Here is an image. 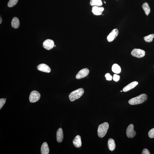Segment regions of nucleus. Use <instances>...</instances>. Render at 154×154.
<instances>
[{
	"label": "nucleus",
	"instance_id": "1",
	"mask_svg": "<svg viewBox=\"0 0 154 154\" xmlns=\"http://www.w3.org/2000/svg\"><path fill=\"white\" fill-rule=\"evenodd\" d=\"M147 99V95L146 94H143L130 99L128 103L131 105L139 104L144 102Z\"/></svg>",
	"mask_w": 154,
	"mask_h": 154
},
{
	"label": "nucleus",
	"instance_id": "2",
	"mask_svg": "<svg viewBox=\"0 0 154 154\" xmlns=\"http://www.w3.org/2000/svg\"><path fill=\"white\" fill-rule=\"evenodd\" d=\"M109 125L108 123L105 122L100 125L98 129V135L99 137H104L108 130Z\"/></svg>",
	"mask_w": 154,
	"mask_h": 154
},
{
	"label": "nucleus",
	"instance_id": "3",
	"mask_svg": "<svg viewBox=\"0 0 154 154\" xmlns=\"http://www.w3.org/2000/svg\"><path fill=\"white\" fill-rule=\"evenodd\" d=\"M84 92L83 89L80 88L72 92L70 94L69 99L71 101H73L79 98L83 95Z\"/></svg>",
	"mask_w": 154,
	"mask_h": 154
},
{
	"label": "nucleus",
	"instance_id": "4",
	"mask_svg": "<svg viewBox=\"0 0 154 154\" xmlns=\"http://www.w3.org/2000/svg\"><path fill=\"white\" fill-rule=\"evenodd\" d=\"M41 95L38 91H32L30 93L29 100L30 102L34 103L38 101L40 99Z\"/></svg>",
	"mask_w": 154,
	"mask_h": 154
},
{
	"label": "nucleus",
	"instance_id": "5",
	"mask_svg": "<svg viewBox=\"0 0 154 154\" xmlns=\"http://www.w3.org/2000/svg\"><path fill=\"white\" fill-rule=\"evenodd\" d=\"M132 56L138 58H141L144 57L145 55V52L143 50L138 49H133L131 52Z\"/></svg>",
	"mask_w": 154,
	"mask_h": 154
},
{
	"label": "nucleus",
	"instance_id": "6",
	"mask_svg": "<svg viewBox=\"0 0 154 154\" xmlns=\"http://www.w3.org/2000/svg\"><path fill=\"white\" fill-rule=\"evenodd\" d=\"M126 133L127 137L130 138H132L135 137L136 132L134 130V126L133 124H130L128 126L127 128Z\"/></svg>",
	"mask_w": 154,
	"mask_h": 154
},
{
	"label": "nucleus",
	"instance_id": "7",
	"mask_svg": "<svg viewBox=\"0 0 154 154\" xmlns=\"http://www.w3.org/2000/svg\"><path fill=\"white\" fill-rule=\"evenodd\" d=\"M119 34V30L117 29L113 30L107 37V40L109 42H112L118 36Z\"/></svg>",
	"mask_w": 154,
	"mask_h": 154
},
{
	"label": "nucleus",
	"instance_id": "8",
	"mask_svg": "<svg viewBox=\"0 0 154 154\" xmlns=\"http://www.w3.org/2000/svg\"><path fill=\"white\" fill-rule=\"evenodd\" d=\"M54 46V42L53 40H51V39H46L43 43V47L45 49L48 50L52 49Z\"/></svg>",
	"mask_w": 154,
	"mask_h": 154
},
{
	"label": "nucleus",
	"instance_id": "9",
	"mask_svg": "<svg viewBox=\"0 0 154 154\" xmlns=\"http://www.w3.org/2000/svg\"><path fill=\"white\" fill-rule=\"evenodd\" d=\"M89 73V70L87 68L82 69L77 74L76 78L78 79L85 78L88 75Z\"/></svg>",
	"mask_w": 154,
	"mask_h": 154
},
{
	"label": "nucleus",
	"instance_id": "10",
	"mask_svg": "<svg viewBox=\"0 0 154 154\" xmlns=\"http://www.w3.org/2000/svg\"><path fill=\"white\" fill-rule=\"evenodd\" d=\"M104 10V8L103 7L94 6L92 7V12L94 15H102Z\"/></svg>",
	"mask_w": 154,
	"mask_h": 154
},
{
	"label": "nucleus",
	"instance_id": "11",
	"mask_svg": "<svg viewBox=\"0 0 154 154\" xmlns=\"http://www.w3.org/2000/svg\"><path fill=\"white\" fill-rule=\"evenodd\" d=\"M37 69L38 70L43 72L49 73L51 71L50 68L49 66L45 64H41L37 66Z\"/></svg>",
	"mask_w": 154,
	"mask_h": 154
},
{
	"label": "nucleus",
	"instance_id": "12",
	"mask_svg": "<svg viewBox=\"0 0 154 154\" xmlns=\"http://www.w3.org/2000/svg\"><path fill=\"white\" fill-rule=\"evenodd\" d=\"M56 139L58 142H61L63 139V130L61 128H59L57 132Z\"/></svg>",
	"mask_w": 154,
	"mask_h": 154
},
{
	"label": "nucleus",
	"instance_id": "13",
	"mask_svg": "<svg viewBox=\"0 0 154 154\" xmlns=\"http://www.w3.org/2000/svg\"><path fill=\"white\" fill-rule=\"evenodd\" d=\"M138 84V83L137 81L132 82L125 86L123 89V91L124 92H127V91L134 88Z\"/></svg>",
	"mask_w": 154,
	"mask_h": 154
},
{
	"label": "nucleus",
	"instance_id": "14",
	"mask_svg": "<svg viewBox=\"0 0 154 154\" xmlns=\"http://www.w3.org/2000/svg\"><path fill=\"white\" fill-rule=\"evenodd\" d=\"M73 143L74 146L76 148L80 147L82 145L81 138L80 136L78 135L76 136L73 139Z\"/></svg>",
	"mask_w": 154,
	"mask_h": 154
},
{
	"label": "nucleus",
	"instance_id": "15",
	"mask_svg": "<svg viewBox=\"0 0 154 154\" xmlns=\"http://www.w3.org/2000/svg\"><path fill=\"white\" fill-rule=\"evenodd\" d=\"M41 153L42 154H48L49 153V150L47 143L44 142L41 146Z\"/></svg>",
	"mask_w": 154,
	"mask_h": 154
},
{
	"label": "nucleus",
	"instance_id": "16",
	"mask_svg": "<svg viewBox=\"0 0 154 154\" xmlns=\"http://www.w3.org/2000/svg\"><path fill=\"white\" fill-rule=\"evenodd\" d=\"M108 145L109 150L112 152L115 150L116 144L115 141L112 139H109L108 141Z\"/></svg>",
	"mask_w": 154,
	"mask_h": 154
},
{
	"label": "nucleus",
	"instance_id": "17",
	"mask_svg": "<svg viewBox=\"0 0 154 154\" xmlns=\"http://www.w3.org/2000/svg\"><path fill=\"white\" fill-rule=\"evenodd\" d=\"M11 25L12 27L15 29L18 28L20 25L19 19L16 17H14L12 19Z\"/></svg>",
	"mask_w": 154,
	"mask_h": 154
},
{
	"label": "nucleus",
	"instance_id": "18",
	"mask_svg": "<svg viewBox=\"0 0 154 154\" xmlns=\"http://www.w3.org/2000/svg\"><path fill=\"white\" fill-rule=\"evenodd\" d=\"M142 8L147 15H148L150 12V9L148 3L145 2L142 5Z\"/></svg>",
	"mask_w": 154,
	"mask_h": 154
},
{
	"label": "nucleus",
	"instance_id": "19",
	"mask_svg": "<svg viewBox=\"0 0 154 154\" xmlns=\"http://www.w3.org/2000/svg\"><path fill=\"white\" fill-rule=\"evenodd\" d=\"M90 4L91 6H101L103 5L101 0H91Z\"/></svg>",
	"mask_w": 154,
	"mask_h": 154
},
{
	"label": "nucleus",
	"instance_id": "20",
	"mask_svg": "<svg viewBox=\"0 0 154 154\" xmlns=\"http://www.w3.org/2000/svg\"><path fill=\"white\" fill-rule=\"evenodd\" d=\"M112 69L113 72L116 74H119L121 71V67L119 65L116 64H114L113 65Z\"/></svg>",
	"mask_w": 154,
	"mask_h": 154
},
{
	"label": "nucleus",
	"instance_id": "21",
	"mask_svg": "<svg viewBox=\"0 0 154 154\" xmlns=\"http://www.w3.org/2000/svg\"><path fill=\"white\" fill-rule=\"evenodd\" d=\"M154 34H151L144 37V40L146 42H151L153 40Z\"/></svg>",
	"mask_w": 154,
	"mask_h": 154
},
{
	"label": "nucleus",
	"instance_id": "22",
	"mask_svg": "<svg viewBox=\"0 0 154 154\" xmlns=\"http://www.w3.org/2000/svg\"><path fill=\"white\" fill-rule=\"evenodd\" d=\"M18 0H10L9 1L8 5V6L10 8H12L17 4Z\"/></svg>",
	"mask_w": 154,
	"mask_h": 154
},
{
	"label": "nucleus",
	"instance_id": "23",
	"mask_svg": "<svg viewBox=\"0 0 154 154\" xmlns=\"http://www.w3.org/2000/svg\"><path fill=\"white\" fill-rule=\"evenodd\" d=\"M148 135L150 138L153 139L154 138V128L149 131L148 132Z\"/></svg>",
	"mask_w": 154,
	"mask_h": 154
},
{
	"label": "nucleus",
	"instance_id": "24",
	"mask_svg": "<svg viewBox=\"0 0 154 154\" xmlns=\"http://www.w3.org/2000/svg\"><path fill=\"white\" fill-rule=\"evenodd\" d=\"M6 102V100L4 98H1L0 99V109L2 108Z\"/></svg>",
	"mask_w": 154,
	"mask_h": 154
},
{
	"label": "nucleus",
	"instance_id": "25",
	"mask_svg": "<svg viewBox=\"0 0 154 154\" xmlns=\"http://www.w3.org/2000/svg\"><path fill=\"white\" fill-rule=\"evenodd\" d=\"M105 77L106 80H112V77L110 73H107L105 75Z\"/></svg>",
	"mask_w": 154,
	"mask_h": 154
},
{
	"label": "nucleus",
	"instance_id": "26",
	"mask_svg": "<svg viewBox=\"0 0 154 154\" xmlns=\"http://www.w3.org/2000/svg\"><path fill=\"white\" fill-rule=\"evenodd\" d=\"M120 77L119 75L114 74L113 77V80L114 81L117 82L119 80Z\"/></svg>",
	"mask_w": 154,
	"mask_h": 154
},
{
	"label": "nucleus",
	"instance_id": "27",
	"mask_svg": "<svg viewBox=\"0 0 154 154\" xmlns=\"http://www.w3.org/2000/svg\"><path fill=\"white\" fill-rule=\"evenodd\" d=\"M150 154L148 150L146 148L144 149L141 153V154Z\"/></svg>",
	"mask_w": 154,
	"mask_h": 154
},
{
	"label": "nucleus",
	"instance_id": "28",
	"mask_svg": "<svg viewBox=\"0 0 154 154\" xmlns=\"http://www.w3.org/2000/svg\"><path fill=\"white\" fill-rule=\"evenodd\" d=\"M0 18V24H1L2 22V19L1 17V16Z\"/></svg>",
	"mask_w": 154,
	"mask_h": 154
},
{
	"label": "nucleus",
	"instance_id": "29",
	"mask_svg": "<svg viewBox=\"0 0 154 154\" xmlns=\"http://www.w3.org/2000/svg\"><path fill=\"white\" fill-rule=\"evenodd\" d=\"M121 92H123V91H121Z\"/></svg>",
	"mask_w": 154,
	"mask_h": 154
},
{
	"label": "nucleus",
	"instance_id": "30",
	"mask_svg": "<svg viewBox=\"0 0 154 154\" xmlns=\"http://www.w3.org/2000/svg\"><path fill=\"white\" fill-rule=\"evenodd\" d=\"M5 100H6V98H5Z\"/></svg>",
	"mask_w": 154,
	"mask_h": 154
},
{
	"label": "nucleus",
	"instance_id": "31",
	"mask_svg": "<svg viewBox=\"0 0 154 154\" xmlns=\"http://www.w3.org/2000/svg\"></svg>",
	"mask_w": 154,
	"mask_h": 154
}]
</instances>
